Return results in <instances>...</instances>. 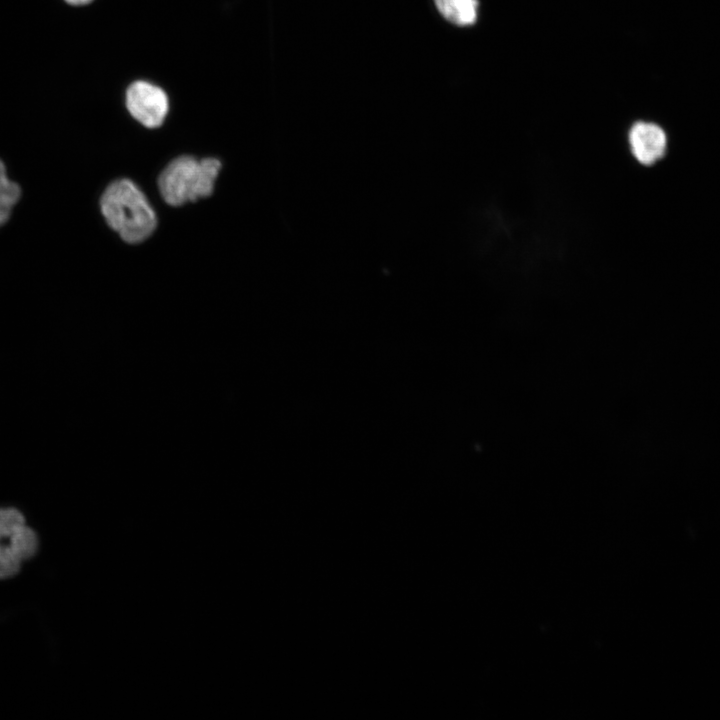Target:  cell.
I'll use <instances>...</instances> for the list:
<instances>
[{
  "label": "cell",
  "mask_w": 720,
  "mask_h": 720,
  "mask_svg": "<svg viewBox=\"0 0 720 720\" xmlns=\"http://www.w3.org/2000/svg\"><path fill=\"white\" fill-rule=\"evenodd\" d=\"M20 195L21 190L19 185L8 179L5 165L0 160V201L15 205Z\"/></svg>",
  "instance_id": "cell-9"
},
{
  "label": "cell",
  "mask_w": 720,
  "mask_h": 720,
  "mask_svg": "<svg viewBox=\"0 0 720 720\" xmlns=\"http://www.w3.org/2000/svg\"><path fill=\"white\" fill-rule=\"evenodd\" d=\"M13 207L10 203L0 201V226L8 220Z\"/></svg>",
  "instance_id": "cell-10"
},
{
  "label": "cell",
  "mask_w": 720,
  "mask_h": 720,
  "mask_svg": "<svg viewBox=\"0 0 720 720\" xmlns=\"http://www.w3.org/2000/svg\"><path fill=\"white\" fill-rule=\"evenodd\" d=\"M220 169V161L214 158L199 161L191 156L178 157L160 174V193L172 206L207 197L213 192Z\"/></svg>",
  "instance_id": "cell-2"
},
{
  "label": "cell",
  "mask_w": 720,
  "mask_h": 720,
  "mask_svg": "<svg viewBox=\"0 0 720 720\" xmlns=\"http://www.w3.org/2000/svg\"><path fill=\"white\" fill-rule=\"evenodd\" d=\"M626 143L633 160L640 166L650 167L665 156L668 135L660 123L638 119L628 128Z\"/></svg>",
  "instance_id": "cell-3"
},
{
  "label": "cell",
  "mask_w": 720,
  "mask_h": 720,
  "mask_svg": "<svg viewBox=\"0 0 720 720\" xmlns=\"http://www.w3.org/2000/svg\"><path fill=\"white\" fill-rule=\"evenodd\" d=\"M100 206L108 225L128 243L147 239L157 225L156 215L144 194L128 179L111 183Z\"/></svg>",
  "instance_id": "cell-1"
},
{
  "label": "cell",
  "mask_w": 720,
  "mask_h": 720,
  "mask_svg": "<svg viewBox=\"0 0 720 720\" xmlns=\"http://www.w3.org/2000/svg\"><path fill=\"white\" fill-rule=\"evenodd\" d=\"M67 3L75 6L85 5L90 3L92 0H65Z\"/></svg>",
  "instance_id": "cell-11"
},
{
  "label": "cell",
  "mask_w": 720,
  "mask_h": 720,
  "mask_svg": "<svg viewBox=\"0 0 720 720\" xmlns=\"http://www.w3.org/2000/svg\"><path fill=\"white\" fill-rule=\"evenodd\" d=\"M439 13L450 23L466 27L478 18V0H434Z\"/></svg>",
  "instance_id": "cell-5"
},
{
  "label": "cell",
  "mask_w": 720,
  "mask_h": 720,
  "mask_svg": "<svg viewBox=\"0 0 720 720\" xmlns=\"http://www.w3.org/2000/svg\"><path fill=\"white\" fill-rule=\"evenodd\" d=\"M21 560L10 546L0 544V579L15 576L20 570Z\"/></svg>",
  "instance_id": "cell-8"
},
{
  "label": "cell",
  "mask_w": 720,
  "mask_h": 720,
  "mask_svg": "<svg viewBox=\"0 0 720 720\" xmlns=\"http://www.w3.org/2000/svg\"><path fill=\"white\" fill-rule=\"evenodd\" d=\"M25 524L24 516L15 508H0V541L10 537Z\"/></svg>",
  "instance_id": "cell-7"
},
{
  "label": "cell",
  "mask_w": 720,
  "mask_h": 720,
  "mask_svg": "<svg viewBox=\"0 0 720 720\" xmlns=\"http://www.w3.org/2000/svg\"><path fill=\"white\" fill-rule=\"evenodd\" d=\"M9 538L10 548L21 561L32 558L38 551V536L33 529L25 524L19 527Z\"/></svg>",
  "instance_id": "cell-6"
},
{
  "label": "cell",
  "mask_w": 720,
  "mask_h": 720,
  "mask_svg": "<svg viewBox=\"0 0 720 720\" xmlns=\"http://www.w3.org/2000/svg\"><path fill=\"white\" fill-rule=\"evenodd\" d=\"M126 106L133 118L148 128L159 127L169 108L166 93L146 81H136L128 87Z\"/></svg>",
  "instance_id": "cell-4"
}]
</instances>
